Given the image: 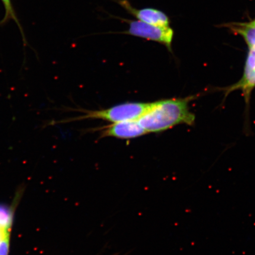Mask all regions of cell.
<instances>
[{
  "label": "cell",
  "instance_id": "obj_10",
  "mask_svg": "<svg viewBox=\"0 0 255 255\" xmlns=\"http://www.w3.org/2000/svg\"><path fill=\"white\" fill-rule=\"evenodd\" d=\"M9 242L10 238L6 239L0 245V255H8L9 252Z\"/></svg>",
  "mask_w": 255,
  "mask_h": 255
},
{
  "label": "cell",
  "instance_id": "obj_3",
  "mask_svg": "<svg viewBox=\"0 0 255 255\" xmlns=\"http://www.w3.org/2000/svg\"><path fill=\"white\" fill-rule=\"evenodd\" d=\"M111 17L119 19L124 23L128 24V29L120 33L155 41L165 46L171 52L174 31L170 26L158 27L139 20H130L115 15H111Z\"/></svg>",
  "mask_w": 255,
  "mask_h": 255
},
{
  "label": "cell",
  "instance_id": "obj_9",
  "mask_svg": "<svg viewBox=\"0 0 255 255\" xmlns=\"http://www.w3.org/2000/svg\"><path fill=\"white\" fill-rule=\"evenodd\" d=\"M1 1L3 4H4L5 9V15L4 20H3V22L12 19V20H14L16 23H17L19 27H20L18 19L17 17H16L13 7H12L11 0H1Z\"/></svg>",
  "mask_w": 255,
  "mask_h": 255
},
{
  "label": "cell",
  "instance_id": "obj_8",
  "mask_svg": "<svg viewBox=\"0 0 255 255\" xmlns=\"http://www.w3.org/2000/svg\"><path fill=\"white\" fill-rule=\"evenodd\" d=\"M15 205V203L13 206H9L0 203V226L8 231H11L13 223Z\"/></svg>",
  "mask_w": 255,
  "mask_h": 255
},
{
  "label": "cell",
  "instance_id": "obj_12",
  "mask_svg": "<svg viewBox=\"0 0 255 255\" xmlns=\"http://www.w3.org/2000/svg\"></svg>",
  "mask_w": 255,
  "mask_h": 255
},
{
  "label": "cell",
  "instance_id": "obj_4",
  "mask_svg": "<svg viewBox=\"0 0 255 255\" xmlns=\"http://www.w3.org/2000/svg\"><path fill=\"white\" fill-rule=\"evenodd\" d=\"M114 1L125 9L128 13L137 19V20L158 27L170 26V17L161 9L153 7L136 8L133 7L128 0H114Z\"/></svg>",
  "mask_w": 255,
  "mask_h": 255
},
{
  "label": "cell",
  "instance_id": "obj_1",
  "mask_svg": "<svg viewBox=\"0 0 255 255\" xmlns=\"http://www.w3.org/2000/svg\"><path fill=\"white\" fill-rule=\"evenodd\" d=\"M195 98L167 99L151 103L149 109L138 120L147 133L165 131L180 124L193 126L196 117L190 111V102Z\"/></svg>",
  "mask_w": 255,
  "mask_h": 255
},
{
  "label": "cell",
  "instance_id": "obj_6",
  "mask_svg": "<svg viewBox=\"0 0 255 255\" xmlns=\"http://www.w3.org/2000/svg\"><path fill=\"white\" fill-rule=\"evenodd\" d=\"M147 133L138 120L123 121L112 124L105 127L101 132V136L115 137L120 139H131L144 135Z\"/></svg>",
  "mask_w": 255,
  "mask_h": 255
},
{
  "label": "cell",
  "instance_id": "obj_2",
  "mask_svg": "<svg viewBox=\"0 0 255 255\" xmlns=\"http://www.w3.org/2000/svg\"><path fill=\"white\" fill-rule=\"evenodd\" d=\"M151 105V103H127L108 109L88 111L81 119H99L111 123L138 120Z\"/></svg>",
  "mask_w": 255,
  "mask_h": 255
},
{
  "label": "cell",
  "instance_id": "obj_11",
  "mask_svg": "<svg viewBox=\"0 0 255 255\" xmlns=\"http://www.w3.org/2000/svg\"><path fill=\"white\" fill-rule=\"evenodd\" d=\"M10 231H8L0 226V245L6 239L10 238Z\"/></svg>",
  "mask_w": 255,
  "mask_h": 255
},
{
  "label": "cell",
  "instance_id": "obj_7",
  "mask_svg": "<svg viewBox=\"0 0 255 255\" xmlns=\"http://www.w3.org/2000/svg\"><path fill=\"white\" fill-rule=\"evenodd\" d=\"M231 29L243 37L249 49L255 47V21L230 24Z\"/></svg>",
  "mask_w": 255,
  "mask_h": 255
},
{
  "label": "cell",
  "instance_id": "obj_5",
  "mask_svg": "<svg viewBox=\"0 0 255 255\" xmlns=\"http://www.w3.org/2000/svg\"><path fill=\"white\" fill-rule=\"evenodd\" d=\"M255 88V47L249 51L245 63L244 75L237 84L231 86L225 90V97L231 92L241 90L243 92L247 104L250 103L252 92Z\"/></svg>",
  "mask_w": 255,
  "mask_h": 255
}]
</instances>
